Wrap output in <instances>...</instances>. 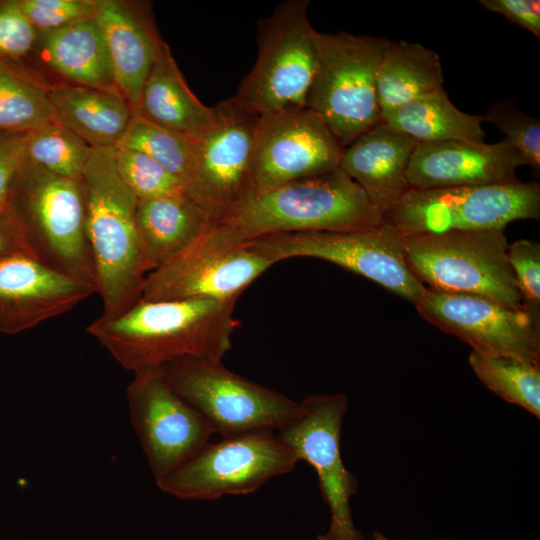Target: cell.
Here are the masks:
<instances>
[{"instance_id":"cell-1","label":"cell","mask_w":540,"mask_h":540,"mask_svg":"<svg viewBox=\"0 0 540 540\" xmlns=\"http://www.w3.org/2000/svg\"><path fill=\"white\" fill-rule=\"evenodd\" d=\"M236 301L140 300L115 318L99 316L85 330L133 372L188 357L222 360L237 327Z\"/></svg>"},{"instance_id":"cell-2","label":"cell","mask_w":540,"mask_h":540,"mask_svg":"<svg viewBox=\"0 0 540 540\" xmlns=\"http://www.w3.org/2000/svg\"><path fill=\"white\" fill-rule=\"evenodd\" d=\"M81 185L85 231L94 262L104 318H115L141 299L149 273L140 238L138 198L121 179L115 147L92 148Z\"/></svg>"},{"instance_id":"cell-3","label":"cell","mask_w":540,"mask_h":540,"mask_svg":"<svg viewBox=\"0 0 540 540\" xmlns=\"http://www.w3.org/2000/svg\"><path fill=\"white\" fill-rule=\"evenodd\" d=\"M383 222L364 190L338 167L255 192L215 223L246 243L278 233L348 231Z\"/></svg>"},{"instance_id":"cell-4","label":"cell","mask_w":540,"mask_h":540,"mask_svg":"<svg viewBox=\"0 0 540 540\" xmlns=\"http://www.w3.org/2000/svg\"><path fill=\"white\" fill-rule=\"evenodd\" d=\"M317 65L306 106L345 148L382 122L376 75L390 40L347 32L316 33Z\"/></svg>"},{"instance_id":"cell-5","label":"cell","mask_w":540,"mask_h":540,"mask_svg":"<svg viewBox=\"0 0 540 540\" xmlns=\"http://www.w3.org/2000/svg\"><path fill=\"white\" fill-rule=\"evenodd\" d=\"M408 267L427 288L522 308L504 229L402 236Z\"/></svg>"},{"instance_id":"cell-6","label":"cell","mask_w":540,"mask_h":540,"mask_svg":"<svg viewBox=\"0 0 540 540\" xmlns=\"http://www.w3.org/2000/svg\"><path fill=\"white\" fill-rule=\"evenodd\" d=\"M308 6L289 0L260 20L256 62L232 97L245 110L261 115L306 106L318 55Z\"/></svg>"},{"instance_id":"cell-7","label":"cell","mask_w":540,"mask_h":540,"mask_svg":"<svg viewBox=\"0 0 540 540\" xmlns=\"http://www.w3.org/2000/svg\"><path fill=\"white\" fill-rule=\"evenodd\" d=\"M14 210L42 262L97 289L81 182L52 174L26 159L15 189Z\"/></svg>"},{"instance_id":"cell-8","label":"cell","mask_w":540,"mask_h":540,"mask_svg":"<svg viewBox=\"0 0 540 540\" xmlns=\"http://www.w3.org/2000/svg\"><path fill=\"white\" fill-rule=\"evenodd\" d=\"M540 218V186L520 180L505 184L440 189L409 188L384 215L402 236L451 231L505 229Z\"/></svg>"},{"instance_id":"cell-9","label":"cell","mask_w":540,"mask_h":540,"mask_svg":"<svg viewBox=\"0 0 540 540\" xmlns=\"http://www.w3.org/2000/svg\"><path fill=\"white\" fill-rule=\"evenodd\" d=\"M168 385L194 407L221 438L279 430L300 403L227 369L222 360L181 358L161 366Z\"/></svg>"},{"instance_id":"cell-10","label":"cell","mask_w":540,"mask_h":540,"mask_svg":"<svg viewBox=\"0 0 540 540\" xmlns=\"http://www.w3.org/2000/svg\"><path fill=\"white\" fill-rule=\"evenodd\" d=\"M246 245L273 264L297 257L323 259L416 304L426 287L407 265L402 235L389 223L348 230L278 233Z\"/></svg>"},{"instance_id":"cell-11","label":"cell","mask_w":540,"mask_h":540,"mask_svg":"<svg viewBox=\"0 0 540 540\" xmlns=\"http://www.w3.org/2000/svg\"><path fill=\"white\" fill-rule=\"evenodd\" d=\"M274 430L260 429L208 442L187 461L156 480L161 491L185 500L245 495L299 462Z\"/></svg>"},{"instance_id":"cell-12","label":"cell","mask_w":540,"mask_h":540,"mask_svg":"<svg viewBox=\"0 0 540 540\" xmlns=\"http://www.w3.org/2000/svg\"><path fill=\"white\" fill-rule=\"evenodd\" d=\"M272 265L213 223L176 257L146 275L140 300H237Z\"/></svg>"},{"instance_id":"cell-13","label":"cell","mask_w":540,"mask_h":540,"mask_svg":"<svg viewBox=\"0 0 540 540\" xmlns=\"http://www.w3.org/2000/svg\"><path fill=\"white\" fill-rule=\"evenodd\" d=\"M214 122L195 139L185 193L214 221L253 193L252 150L255 115L233 98L213 107Z\"/></svg>"},{"instance_id":"cell-14","label":"cell","mask_w":540,"mask_h":540,"mask_svg":"<svg viewBox=\"0 0 540 540\" xmlns=\"http://www.w3.org/2000/svg\"><path fill=\"white\" fill-rule=\"evenodd\" d=\"M297 415L278 430V437L311 465L318 476L331 521L329 540H365L354 525L350 500L358 491L357 478L346 469L340 452L348 398L343 393L311 395Z\"/></svg>"},{"instance_id":"cell-15","label":"cell","mask_w":540,"mask_h":540,"mask_svg":"<svg viewBox=\"0 0 540 540\" xmlns=\"http://www.w3.org/2000/svg\"><path fill=\"white\" fill-rule=\"evenodd\" d=\"M131 424L156 480L210 441V423L166 382L161 366L134 371L126 389Z\"/></svg>"},{"instance_id":"cell-16","label":"cell","mask_w":540,"mask_h":540,"mask_svg":"<svg viewBox=\"0 0 540 540\" xmlns=\"http://www.w3.org/2000/svg\"><path fill=\"white\" fill-rule=\"evenodd\" d=\"M342 151L323 119L307 106L258 115L252 150L253 193L334 170Z\"/></svg>"},{"instance_id":"cell-17","label":"cell","mask_w":540,"mask_h":540,"mask_svg":"<svg viewBox=\"0 0 540 540\" xmlns=\"http://www.w3.org/2000/svg\"><path fill=\"white\" fill-rule=\"evenodd\" d=\"M415 307L422 318L474 351L540 363V320L523 308L427 287Z\"/></svg>"},{"instance_id":"cell-18","label":"cell","mask_w":540,"mask_h":540,"mask_svg":"<svg viewBox=\"0 0 540 540\" xmlns=\"http://www.w3.org/2000/svg\"><path fill=\"white\" fill-rule=\"evenodd\" d=\"M95 286L41 260L18 255L0 260V333L18 334L61 316L91 295Z\"/></svg>"},{"instance_id":"cell-19","label":"cell","mask_w":540,"mask_h":540,"mask_svg":"<svg viewBox=\"0 0 540 540\" xmlns=\"http://www.w3.org/2000/svg\"><path fill=\"white\" fill-rule=\"evenodd\" d=\"M527 166L505 138L496 143L451 140L418 143L407 171L409 188L428 190L518 181L516 171Z\"/></svg>"},{"instance_id":"cell-20","label":"cell","mask_w":540,"mask_h":540,"mask_svg":"<svg viewBox=\"0 0 540 540\" xmlns=\"http://www.w3.org/2000/svg\"><path fill=\"white\" fill-rule=\"evenodd\" d=\"M418 142L383 122L343 148L339 167L384 215L409 189L407 171Z\"/></svg>"},{"instance_id":"cell-21","label":"cell","mask_w":540,"mask_h":540,"mask_svg":"<svg viewBox=\"0 0 540 540\" xmlns=\"http://www.w3.org/2000/svg\"><path fill=\"white\" fill-rule=\"evenodd\" d=\"M105 39L116 88L134 110L163 45L144 17L115 0H98L94 15Z\"/></svg>"},{"instance_id":"cell-22","label":"cell","mask_w":540,"mask_h":540,"mask_svg":"<svg viewBox=\"0 0 540 540\" xmlns=\"http://www.w3.org/2000/svg\"><path fill=\"white\" fill-rule=\"evenodd\" d=\"M53 121L83 139L91 148L116 146L133 110L117 88L60 84L47 91Z\"/></svg>"},{"instance_id":"cell-23","label":"cell","mask_w":540,"mask_h":540,"mask_svg":"<svg viewBox=\"0 0 540 540\" xmlns=\"http://www.w3.org/2000/svg\"><path fill=\"white\" fill-rule=\"evenodd\" d=\"M133 112L193 140L209 129L215 118L213 107L205 106L188 87L166 43L158 53Z\"/></svg>"},{"instance_id":"cell-24","label":"cell","mask_w":540,"mask_h":540,"mask_svg":"<svg viewBox=\"0 0 540 540\" xmlns=\"http://www.w3.org/2000/svg\"><path fill=\"white\" fill-rule=\"evenodd\" d=\"M136 219L149 272L176 257L215 223L185 192L138 200Z\"/></svg>"},{"instance_id":"cell-25","label":"cell","mask_w":540,"mask_h":540,"mask_svg":"<svg viewBox=\"0 0 540 540\" xmlns=\"http://www.w3.org/2000/svg\"><path fill=\"white\" fill-rule=\"evenodd\" d=\"M48 64L73 84L116 88L108 49L95 17L45 32Z\"/></svg>"},{"instance_id":"cell-26","label":"cell","mask_w":540,"mask_h":540,"mask_svg":"<svg viewBox=\"0 0 540 540\" xmlns=\"http://www.w3.org/2000/svg\"><path fill=\"white\" fill-rule=\"evenodd\" d=\"M443 83L438 53L418 42L390 41L376 75L381 113L441 88Z\"/></svg>"},{"instance_id":"cell-27","label":"cell","mask_w":540,"mask_h":540,"mask_svg":"<svg viewBox=\"0 0 540 540\" xmlns=\"http://www.w3.org/2000/svg\"><path fill=\"white\" fill-rule=\"evenodd\" d=\"M382 122L418 143L451 140L482 142L483 118L459 110L443 87L381 113Z\"/></svg>"},{"instance_id":"cell-28","label":"cell","mask_w":540,"mask_h":540,"mask_svg":"<svg viewBox=\"0 0 540 540\" xmlns=\"http://www.w3.org/2000/svg\"><path fill=\"white\" fill-rule=\"evenodd\" d=\"M468 361L478 379L501 399L540 417V363L472 350Z\"/></svg>"},{"instance_id":"cell-29","label":"cell","mask_w":540,"mask_h":540,"mask_svg":"<svg viewBox=\"0 0 540 540\" xmlns=\"http://www.w3.org/2000/svg\"><path fill=\"white\" fill-rule=\"evenodd\" d=\"M51 122L47 92L0 57V132H32Z\"/></svg>"},{"instance_id":"cell-30","label":"cell","mask_w":540,"mask_h":540,"mask_svg":"<svg viewBox=\"0 0 540 540\" xmlns=\"http://www.w3.org/2000/svg\"><path fill=\"white\" fill-rule=\"evenodd\" d=\"M194 142L193 139L133 112L115 147L133 149L149 156L178 178L186 188L193 165Z\"/></svg>"},{"instance_id":"cell-31","label":"cell","mask_w":540,"mask_h":540,"mask_svg":"<svg viewBox=\"0 0 540 540\" xmlns=\"http://www.w3.org/2000/svg\"><path fill=\"white\" fill-rule=\"evenodd\" d=\"M92 148L79 136L51 122L30 132L26 157L52 174L81 182Z\"/></svg>"},{"instance_id":"cell-32","label":"cell","mask_w":540,"mask_h":540,"mask_svg":"<svg viewBox=\"0 0 540 540\" xmlns=\"http://www.w3.org/2000/svg\"><path fill=\"white\" fill-rule=\"evenodd\" d=\"M118 173L138 200L185 192L182 182L149 156L124 147H115Z\"/></svg>"},{"instance_id":"cell-33","label":"cell","mask_w":540,"mask_h":540,"mask_svg":"<svg viewBox=\"0 0 540 540\" xmlns=\"http://www.w3.org/2000/svg\"><path fill=\"white\" fill-rule=\"evenodd\" d=\"M484 122L496 127L535 172L540 171V120L524 113L513 100H502L486 109Z\"/></svg>"},{"instance_id":"cell-34","label":"cell","mask_w":540,"mask_h":540,"mask_svg":"<svg viewBox=\"0 0 540 540\" xmlns=\"http://www.w3.org/2000/svg\"><path fill=\"white\" fill-rule=\"evenodd\" d=\"M507 258L522 308L540 320V243L518 239L508 245Z\"/></svg>"},{"instance_id":"cell-35","label":"cell","mask_w":540,"mask_h":540,"mask_svg":"<svg viewBox=\"0 0 540 540\" xmlns=\"http://www.w3.org/2000/svg\"><path fill=\"white\" fill-rule=\"evenodd\" d=\"M30 132H0V221L19 222L14 210L18 178L26 163Z\"/></svg>"},{"instance_id":"cell-36","label":"cell","mask_w":540,"mask_h":540,"mask_svg":"<svg viewBox=\"0 0 540 540\" xmlns=\"http://www.w3.org/2000/svg\"><path fill=\"white\" fill-rule=\"evenodd\" d=\"M36 30L52 31L73 22L93 17L94 0H16Z\"/></svg>"},{"instance_id":"cell-37","label":"cell","mask_w":540,"mask_h":540,"mask_svg":"<svg viewBox=\"0 0 540 540\" xmlns=\"http://www.w3.org/2000/svg\"><path fill=\"white\" fill-rule=\"evenodd\" d=\"M37 30L16 0L0 1V57L17 60L34 47Z\"/></svg>"},{"instance_id":"cell-38","label":"cell","mask_w":540,"mask_h":540,"mask_svg":"<svg viewBox=\"0 0 540 540\" xmlns=\"http://www.w3.org/2000/svg\"><path fill=\"white\" fill-rule=\"evenodd\" d=\"M479 4L540 38L539 0H480Z\"/></svg>"},{"instance_id":"cell-39","label":"cell","mask_w":540,"mask_h":540,"mask_svg":"<svg viewBox=\"0 0 540 540\" xmlns=\"http://www.w3.org/2000/svg\"><path fill=\"white\" fill-rule=\"evenodd\" d=\"M18 255L39 259L19 222L0 221V260Z\"/></svg>"},{"instance_id":"cell-40","label":"cell","mask_w":540,"mask_h":540,"mask_svg":"<svg viewBox=\"0 0 540 540\" xmlns=\"http://www.w3.org/2000/svg\"><path fill=\"white\" fill-rule=\"evenodd\" d=\"M373 539L374 540H391L388 537H386L385 535L381 534L380 532H374ZM439 540H453V539L442 538V539H439Z\"/></svg>"},{"instance_id":"cell-41","label":"cell","mask_w":540,"mask_h":540,"mask_svg":"<svg viewBox=\"0 0 540 540\" xmlns=\"http://www.w3.org/2000/svg\"><path fill=\"white\" fill-rule=\"evenodd\" d=\"M316 540H329L326 535H318Z\"/></svg>"}]
</instances>
